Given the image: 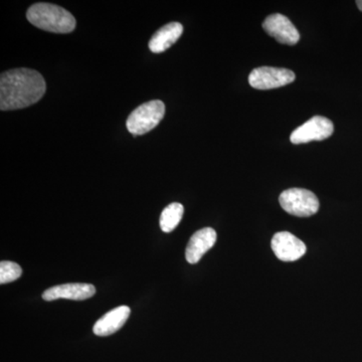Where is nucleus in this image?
Returning <instances> with one entry per match:
<instances>
[{"label":"nucleus","mask_w":362,"mask_h":362,"mask_svg":"<svg viewBox=\"0 0 362 362\" xmlns=\"http://www.w3.org/2000/svg\"><path fill=\"white\" fill-rule=\"evenodd\" d=\"M45 81L32 69H13L0 76V109L16 110L39 102L45 93Z\"/></svg>","instance_id":"f257e3e1"},{"label":"nucleus","mask_w":362,"mask_h":362,"mask_svg":"<svg viewBox=\"0 0 362 362\" xmlns=\"http://www.w3.org/2000/svg\"><path fill=\"white\" fill-rule=\"evenodd\" d=\"M26 18L33 25L47 32L68 33L76 28L73 14L63 7L45 2L33 4L26 13Z\"/></svg>","instance_id":"f03ea898"},{"label":"nucleus","mask_w":362,"mask_h":362,"mask_svg":"<svg viewBox=\"0 0 362 362\" xmlns=\"http://www.w3.org/2000/svg\"><path fill=\"white\" fill-rule=\"evenodd\" d=\"M165 114V105L160 100H152L137 107L128 117L127 129L134 136L143 135L156 127Z\"/></svg>","instance_id":"7ed1b4c3"},{"label":"nucleus","mask_w":362,"mask_h":362,"mask_svg":"<svg viewBox=\"0 0 362 362\" xmlns=\"http://www.w3.org/2000/svg\"><path fill=\"white\" fill-rule=\"evenodd\" d=\"M286 213L300 218H308L319 211V199L315 194L304 188L286 189L279 197Z\"/></svg>","instance_id":"20e7f679"},{"label":"nucleus","mask_w":362,"mask_h":362,"mask_svg":"<svg viewBox=\"0 0 362 362\" xmlns=\"http://www.w3.org/2000/svg\"><path fill=\"white\" fill-rule=\"evenodd\" d=\"M295 78L294 71L288 69L259 66L250 74L249 83L257 90H271L291 84Z\"/></svg>","instance_id":"39448f33"},{"label":"nucleus","mask_w":362,"mask_h":362,"mask_svg":"<svg viewBox=\"0 0 362 362\" xmlns=\"http://www.w3.org/2000/svg\"><path fill=\"white\" fill-rule=\"evenodd\" d=\"M332 121L322 116H315L293 131L290 140L293 144H303L311 141H321L333 134Z\"/></svg>","instance_id":"423d86ee"},{"label":"nucleus","mask_w":362,"mask_h":362,"mask_svg":"<svg viewBox=\"0 0 362 362\" xmlns=\"http://www.w3.org/2000/svg\"><path fill=\"white\" fill-rule=\"evenodd\" d=\"M264 30L280 44L294 45L300 40V33L287 16L280 13L269 16L263 23Z\"/></svg>","instance_id":"0eeeda50"},{"label":"nucleus","mask_w":362,"mask_h":362,"mask_svg":"<svg viewBox=\"0 0 362 362\" xmlns=\"http://www.w3.org/2000/svg\"><path fill=\"white\" fill-rule=\"evenodd\" d=\"M272 250L283 262H295L301 259L307 251L306 245L289 232L276 233L272 239Z\"/></svg>","instance_id":"6e6552de"},{"label":"nucleus","mask_w":362,"mask_h":362,"mask_svg":"<svg viewBox=\"0 0 362 362\" xmlns=\"http://www.w3.org/2000/svg\"><path fill=\"white\" fill-rule=\"evenodd\" d=\"M96 294V288L90 284L84 283H70L54 286L45 290L42 294V299L45 301H54L58 299H70L76 301L89 299Z\"/></svg>","instance_id":"1a4fd4ad"},{"label":"nucleus","mask_w":362,"mask_h":362,"mask_svg":"<svg viewBox=\"0 0 362 362\" xmlns=\"http://www.w3.org/2000/svg\"><path fill=\"white\" fill-rule=\"evenodd\" d=\"M216 242V233L214 228H204L197 230L190 238L185 251V258L189 264H197L204 255L214 246Z\"/></svg>","instance_id":"9d476101"},{"label":"nucleus","mask_w":362,"mask_h":362,"mask_svg":"<svg viewBox=\"0 0 362 362\" xmlns=\"http://www.w3.org/2000/svg\"><path fill=\"white\" fill-rule=\"evenodd\" d=\"M130 312V308L128 306L117 307L101 317L95 323L93 331L97 337H109V335L113 334L120 330L126 323L127 319L129 318Z\"/></svg>","instance_id":"9b49d317"},{"label":"nucleus","mask_w":362,"mask_h":362,"mask_svg":"<svg viewBox=\"0 0 362 362\" xmlns=\"http://www.w3.org/2000/svg\"><path fill=\"white\" fill-rule=\"evenodd\" d=\"M183 33V26L180 23H170L162 26L154 33L149 42L150 51L154 54L165 52L171 45H175Z\"/></svg>","instance_id":"f8f14e48"},{"label":"nucleus","mask_w":362,"mask_h":362,"mask_svg":"<svg viewBox=\"0 0 362 362\" xmlns=\"http://www.w3.org/2000/svg\"><path fill=\"white\" fill-rule=\"evenodd\" d=\"M183 211H185V209H183L182 204H178V202H173L166 206L162 211L160 221H159L161 230L164 233H171L175 230L176 226L180 225L183 216Z\"/></svg>","instance_id":"ddd939ff"},{"label":"nucleus","mask_w":362,"mask_h":362,"mask_svg":"<svg viewBox=\"0 0 362 362\" xmlns=\"http://www.w3.org/2000/svg\"><path fill=\"white\" fill-rule=\"evenodd\" d=\"M23 274L21 266L14 262L2 261L0 263V283L1 285L8 284L18 280Z\"/></svg>","instance_id":"4468645a"},{"label":"nucleus","mask_w":362,"mask_h":362,"mask_svg":"<svg viewBox=\"0 0 362 362\" xmlns=\"http://www.w3.org/2000/svg\"><path fill=\"white\" fill-rule=\"evenodd\" d=\"M356 4L357 7L359 8V11H362V0H357Z\"/></svg>","instance_id":"2eb2a0df"}]
</instances>
